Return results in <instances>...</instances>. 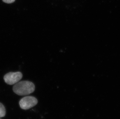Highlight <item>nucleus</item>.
<instances>
[{
	"label": "nucleus",
	"instance_id": "nucleus-1",
	"mask_svg": "<svg viewBox=\"0 0 120 119\" xmlns=\"http://www.w3.org/2000/svg\"><path fill=\"white\" fill-rule=\"evenodd\" d=\"M35 86L32 82L28 81H22L15 84L13 91L15 93L19 95L29 94L34 92Z\"/></svg>",
	"mask_w": 120,
	"mask_h": 119
},
{
	"label": "nucleus",
	"instance_id": "nucleus-2",
	"mask_svg": "<svg viewBox=\"0 0 120 119\" xmlns=\"http://www.w3.org/2000/svg\"><path fill=\"white\" fill-rule=\"evenodd\" d=\"M38 102L37 99L34 97L27 96L21 99L19 105L22 109L27 110L34 107L38 104Z\"/></svg>",
	"mask_w": 120,
	"mask_h": 119
},
{
	"label": "nucleus",
	"instance_id": "nucleus-3",
	"mask_svg": "<svg viewBox=\"0 0 120 119\" xmlns=\"http://www.w3.org/2000/svg\"><path fill=\"white\" fill-rule=\"evenodd\" d=\"M22 77L23 75L20 72H9L4 75V79L6 83L11 85L18 83Z\"/></svg>",
	"mask_w": 120,
	"mask_h": 119
},
{
	"label": "nucleus",
	"instance_id": "nucleus-4",
	"mask_svg": "<svg viewBox=\"0 0 120 119\" xmlns=\"http://www.w3.org/2000/svg\"><path fill=\"white\" fill-rule=\"evenodd\" d=\"M6 109L2 104L0 103V117H4L6 115Z\"/></svg>",
	"mask_w": 120,
	"mask_h": 119
},
{
	"label": "nucleus",
	"instance_id": "nucleus-5",
	"mask_svg": "<svg viewBox=\"0 0 120 119\" xmlns=\"http://www.w3.org/2000/svg\"><path fill=\"white\" fill-rule=\"evenodd\" d=\"M15 0H2L4 2H5L6 3L11 4L15 2Z\"/></svg>",
	"mask_w": 120,
	"mask_h": 119
}]
</instances>
